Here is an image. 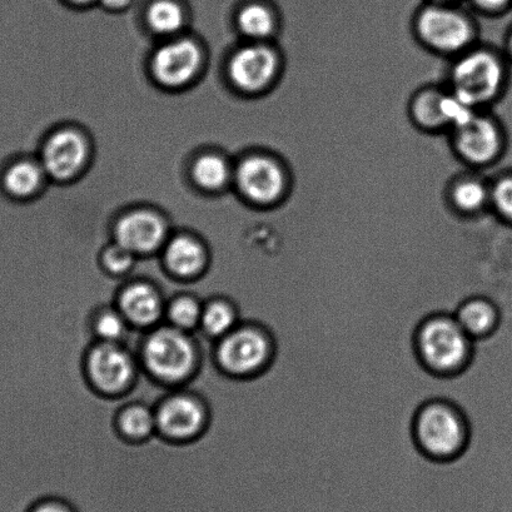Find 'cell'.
I'll list each match as a JSON object with an SVG mask.
<instances>
[{
  "label": "cell",
  "instance_id": "obj_13",
  "mask_svg": "<svg viewBox=\"0 0 512 512\" xmlns=\"http://www.w3.org/2000/svg\"><path fill=\"white\" fill-rule=\"evenodd\" d=\"M200 64V49L188 39H182L159 49L153 58V72L164 86L178 87L195 77Z\"/></svg>",
  "mask_w": 512,
  "mask_h": 512
},
{
  "label": "cell",
  "instance_id": "obj_17",
  "mask_svg": "<svg viewBox=\"0 0 512 512\" xmlns=\"http://www.w3.org/2000/svg\"><path fill=\"white\" fill-rule=\"evenodd\" d=\"M447 205L455 215L475 218L490 211V180L479 173H465L451 180L446 190Z\"/></svg>",
  "mask_w": 512,
  "mask_h": 512
},
{
  "label": "cell",
  "instance_id": "obj_27",
  "mask_svg": "<svg viewBox=\"0 0 512 512\" xmlns=\"http://www.w3.org/2000/svg\"><path fill=\"white\" fill-rule=\"evenodd\" d=\"M203 308L193 297L176 298L168 307L169 320L180 330H192L201 323Z\"/></svg>",
  "mask_w": 512,
  "mask_h": 512
},
{
  "label": "cell",
  "instance_id": "obj_34",
  "mask_svg": "<svg viewBox=\"0 0 512 512\" xmlns=\"http://www.w3.org/2000/svg\"><path fill=\"white\" fill-rule=\"evenodd\" d=\"M429 3L445 4V6H459L462 0H427Z\"/></svg>",
  "mask_w": 512,
  "mask_h": 512
},
{
  "label": "cell",
  "instance_id": "obj_12",
  "mask_svg": "<svg viewBox=\"0 0 512 512\" xmlns=\"http://www.w3.org/2000/svg\"><path fill=\"white\" fill-rule=\"evenodd\" d=\"M454 316L472 341L489 340L504 325V311L496 298L475 293L464 298L455 308Z\"/></svg>",
  "mask_w": 512,
  "mask_h": 512
},
{
  "label": "cell",
  "instance_id": "obj_3",
  "mask_svg": "<svg viewBox=\"0 0 512 512\" xmlns=\"http://www.w3.org/2000/svg\"><path fill=\"white\" fill-rule=\"evenodd\" d=\"M414 349L422 367L439 377H456L475 359L476 342L457 322L454 312L431 313L414 333Z\"/></svg>",
  "mask_w": 512,
  "mask_h": 512
},
{
  "label": "cell",
  "instance_id": "obj_28",
  "mask_svg": "<svg viewBox=\"0 0 512 512\" xmlns=\"http://www.w3.org/2000/svg\"><path fill=\"white\" fill-rule=\"evenodd\" d=\"M94 332L102 342L116 344L126 333V318L116 311H104L94 321Z\"/></svg>",
  "mask_w": 512,
  "mask_h": 512
},
{
  "label": "cell",
  "instance_id": "obj_4",
  "mask_svg": "<svg viewBox=\"0 0 512 512\" xmlns=\"http://www.w3.org/2000/svg\"><path fill=\"white\" fill-rule=\"evenodd\" d=\"M412 33L426 51L449 59L479 43L476 22L459 6L426 2L412 19Z\"/></svg>",
  "mask_w": 512,
  "mask_h": 512
},
{
  "label": "cell",
  "instance_id": "obj_24",
  "mask_svg": "<svg viewBox=\"0 0 512 512\" xmlns=\"http://www.w3.org/2000/svg\"><path fill=\"white\" fill-rule=\"evenodd\" d=\"M149 27L159 34L176 33L183 24V11L175 0H156L148 8Z\"/></svg>",
  "mask_w": 512,
  "mask_h": 512
},
{
  "label": "cell",
  "instance_id": "obj_18",
  "mask_svg": "<svg viewBox=\"0 0 512 512\" xmlns=\"http://www.w3.org/2000/svg\"><path fill=\"white\" fill-rule=\"evenodd\" d=\"M118 308L132 325L148 327L162 317L163 302L156 288L146 282H134L119 293Z\"/></svg>",
  "mask_w": 512,
  "mask_h": 512
},
{
  "label": "cell",
  "instance_id": "obj_7",
  "mask_svg": "<svg viewBox=\"0 0 512 512\" xmlns=\"http://www.w3.org/2000/svg\"><path fill=\"white\" fill-rule=\"evenodd\" d=\"M143 364L153 377L166 384H180L196 365V351L190 337L177 327H162L144 341Z\"/></svg>",
  "mask_w": 512,
  "mask_h": 512
},
{
  "label": "cell",
  "instance_id": "obj_33",
  "mask_svg": "<svg viewBox=\"0 0 512 512\" xmlns=\"http://www.w3.org/2000/svg\"><path fill=\"white\" fill-rule=\"evenodd\" d=\"M502 51H504L506 58L509 59L512 66V26L506 33L504 49Z\"/></svg>",
  "mask_w": 512,
  "mask_h": 512
},
{
  "label": "cell",
  "instance_id": "obj_30",
  "mask_svg": "<svg viewBox=\"0 0 512 512\" xmlns=\"http://www.w3.org/2000/svg\"><path fill=\"white\" fill-rule=\"evenodd\" d=\"M477 12L487 17H500L510 12L512 0H469Z\"/></svg>",
  "mask_w": 512,
  "mask_h": 512
},
{
  "label": "cell",
  "instance_id": "obj_5",
  "mask_svg": "<svg viewBox=\"0 0 512 512\" xmlns=\"http://www.w3.org/2000/svg\"><path fill=\"white\" fill-rule=\"evenodd\" d=\"M276 354L275 333L261 323L233 328L217 347L218 364L228 374L243 380L265 374Z\"/></svg>",
  "mask_w": 512,
  "mask_h": 512
},
{
  "label": "cell",
  "instance_id": "obj_6",
  "mask_svg": "<svg viewBox=\"0 0 512 512\" xmlns=\"http://www.w3.org/2000/svg\"><path fill=\"white\" fill-rule=\"evenodd\" d=\"M452 152L474 171L495 166L507 149V132L494 114L477 111L449 133Z\"/></svg>",
  "mask_w": 512,
  "mask_h": 512
},
{
  "label": "cell",
  "instance_id": "obj_1",
  "mask_svg": "<svg viewBox=\"0 0 512 512\" xmlns=\"http://www.w3.org/2000/svg\"><path fill=\"white\" fill-rule=\"evenodd\" d=\"M511 81V63L504 51L484 44L450 59L444 86L476 111H485L504 98Z\"/></svg>",
  "mask_w": 512,
  "mask_h": 512
},
{
  "label": "cell",
  "instance_id": "obj_26",
  "mask_svg": "<svg viewBox=\"0 0 512 512\" xmlns=\"http://www.w3.org/2000/svg\"><path fill=\"white\" fill-rule=\"evenodd\" d=\"M195 180L205 190H220L226 185L230 177V168H228L225 159L217 156H205L198 159L193 168Z\"/></svg>",
  "mask_w": 512,
  "mask_h": 512
},
{
  "label": "cell",
  "instance_id": "obj_16",
  "mask_svg": "<svg viewBox=\"0 0 512 512\" xmlns=\"http://www.w3.org/2000/svg\"><path fill=\"white\" fill-rule=\"evenodd\" d=\"M164 237L166 227L161 218L146 211L133 212L123 217L116 228L118 245L127 248L133 255L156 251Z\"/></svg>",
  "mask_w": 512,
  "mask_h": 512
},
{
  "label": "cell",
  "instance_id": "obj_19",
  "mask_svg": "<svg viewBox=\"0 0 512 512\" xmlns=\"http://www.w3.org/2000/svg\"><path fill=\"white\" fill-rule=\"evenodd\" d=\"M43 171L29 159H14L0 172V188L14 200H27L42 186Z\"/></svg>",
  "mask_w": 512,
  "mask_h": 512
},
{
  "label": "cell",
  "instance_id": "obj_32",
  "mask_svg": "<svg viewBox=\"0 0 512 512\" xmlns=\"http://www.w3.org/2000/svg\"><path fill=\"white\" fill-rule=\"evenodd\" d=\"M104 7L112 9V11H118L129 6L132 0H101Z\"/></svg>",
  "mask_w": 512,
  "mask_h": 512
},
{
  "label": "cell",
  "instance_id": "obj_36",
  "mask_svg": "<svg viewBox=\"0 0 512 512\" xmlns=\"http://www.w3.org/2000/svg\"><path fill=\"white\" fill-rule=\"evenodd\" d=\"M511 11H512V8H511Z\"/></svg>",
  "mask_w": 512,
  "mask_h": 512
},
{
  "label": "cell",
  "instance_id": "obj_14",
  "mask_svg": "<svg viewBox=\"0 0 512 512\" xmlns=\"http://www.w3.org/2000/svg\"><path fill=\"white\" fill-rule=\"evenodd\" d=\"M205 416L200 402L187 395H175L158 406L156 424L169 439L185 441L200 432Z\"/></svg>",
  "mask_w": 512,
  "mask_h": 512
},
{
  "label": "cell",
  "instance_id": "obj_20",
  "mask_svg": "<svg viewBox=\"0 0 512 512\" xmlns=\"http://www.w3.org/2000/svg\"><path fill=\"white\" fill-rule=\"evenodd\" d=\"M168 270L181 277L197 275L205 265V251L200 243L190 237H177L164 251Z\"/></svg>",
  "mask_w": 512,
  "mask_h": 512
},
{
  "label": "cell",
  "instance_id": "obj_22",
  "mask_svg": "<svg viewBox=\"0 0 512 512\" xmlns=\"http://www.w3.org/2000/svg\"><path fill=\"white\" fill-rule=\"evenodd\" d=\"M490 212L512 228V169L490 180Z\"/></svg>",
  "mask_w": 512,
  "mask_h": 512
},
{
  "label": "cell",
  "instance_id": "obj_15",
  "mask_svg": "<svg viewBox=\"0 0 512 512\" xmlns=\"http://www.w3.org/2000/svg\"><path fill=\"white\" fill-rule=\"evenodd\" d=\"M87 153V144L77 132L66 129L53 134L43 148L44 171L56 180H68L82 168Z\"/></svg>",
  "mask_w": 512,
  "mask_h": 512
},
{
  "label": "cell",
  "instance_id": "obj_11",
  "mask_svg": "<svg viewBox=\"0 0 512 512\" xmlns=\"http://www.w3.org/2000/svg\"><path fill=\"white\" fill-rule=\"evenodd\" d=\"M89 380L103 394L116 395L129 386L134 376L132 357L111 342L94 346L87 356Z\"/></svg>",
  "mask_w": 512,
  "mask_h": 512
},
{
  "label": "cell",
  "instance_id": "obj_9",
  "mask_svg": "<svg viewBox=\"0 0 512 512\" xmlns=\"http://www.w3.org/2000/svg\"><path fill=\"white\" fill-rule=\"evenodd\" d=\"M236 180L247 200L263 206L280 202L290 186L281 163L263 156L245 159L237 169Z\"/></svg>",
  "mask_w": 512,
  "mask_h": 512
},
{
  "label": "cell",
  "instance_id": "obj_21",
  "mask_svg": "<svg viewBox=\"0 0 512 512\" xmlns=\"http://www.w3.org/2000/svg\"><path fill=\"white\" fill-rule=\"evenodd\" d=\"M238 28L253 43H265L277 31V19L270 7L251 3L238 14Z\"/></svg>",
  "mask_w": 512,
  "mask_h": 512
},
{
  "label": "cell",
  "instance_id": "obj_10",
  "mask_svg": "<svg viewBox=\"0 0 512 512\" xmlns=\"http://www.w3.org/2000/svg\"><path fill=\"white\" fill-rule=\"evenodd\" d=\"M280 69V56L275 49L265 43H253L233 56L230 76L241 91L257 93L276 81Z\"/></svg>",
  "mask_w": 512,
  "mask_h": 512
},
{
  "label": "cell",
  "instance_id": "obj_23",
  "mask_svg": "<svg viewBox=\"0 0 512 512\" xmlns=\"http://www.w3.org/2000/svg\"><path fill=\"white\" fill-rule=\"evenodd\" d=\"M156 426V414L144 406L127 407L119 414V430L132 440L146 439Z\"/></svg>",
  "mask_w": 512,
  "mask_h": 512
},
{
  "label": "cell",
  "instance_id": "obj_29",
  "mask_svg": "<svg viewBox=\"0 0 512 512\" xmlns=\"http://www.w3.org/2000/svg\"><path fill=\"white\" fill-rule=\"evenodd\" d=\"M103 263L107 270L114 275H121L131 270L134 263V255L121 245L108 247L103 253Z\"/></svg>",
  "mask_w": 512,
  "mask_h": 512
},
{
  "label": "cell",
  "instance_id": "obj_8",
  "mask_svg": "<svg viewBox=\"0 0 512 512\" xmlns=\"http://www.w3.org/2000/svg\"><path fill=\"white\" fill-rule=\"evenodd\" d=\"M407 112L410 122L420 132L449 134L477 111L460 101L445 86H427L417 89L410 98Z\"/></svg>",
  "mask_w": 512,
  "mask_h": 512
},
{
  "label": "cell",
  "instance_id": "obj_31",
  "mask_svg": "<svg viewBox=\"0 0 512 512\" xmlns=\"http://www.w3.org/2000/svg\"><path fill=\"white\" fill-rule=\"evenodd\" d=\"M28 512H77V510L69 502L59 499V497H44V499L34 502Z\"/></svg>",
  "mask_w": 512,
  "mask_h": 512
},
{
  "label": "cell",
  "instance_id": "obj_25",
  "mask_svg": "<svg viewBox=\"0 0 512 512\" xmlns=\"http://www.w3.org/2000/svg\"><path fill=\"white\" fill-rule=\"evenodd\" d=\"M200 325L212 337L226 336L236 325V312L226 302L213 301L203 308Z\"/></svg>",
  "mask_w": 512,
  "mask_h": 512
},
{
  "label": "cell",
  "instance_id": "obj_2",
  "mask_svg": "<svg viewBox=\"0 0 512 512\" xmlns=\"http://www.w3.org/2000/svg\"><path fill=\"white\" fill-rule=\"evenodd\" d=\"M417 449L436 462H450L465 454L472 425L469 414L450 399H430L416 410L411 425Z\"/></svg>",
  "mask_w": 512,
  "mask_h": 512
},
{
  "label": "cell",
  "instance_id": "obj_35",
  "mask_svg": "<svg viewBox=\"0 0 512 512\" xmlns=\"http://www.w3.org/2000/svg\"><path fill=\"white\" fill-rule=\"evenodd\" d=\"M71 2L77 3V4H84V3L91 2V0H71Z\"/></svg>",
  "mask_w": 512,
  "mask_h": 512
}]
</instances>
